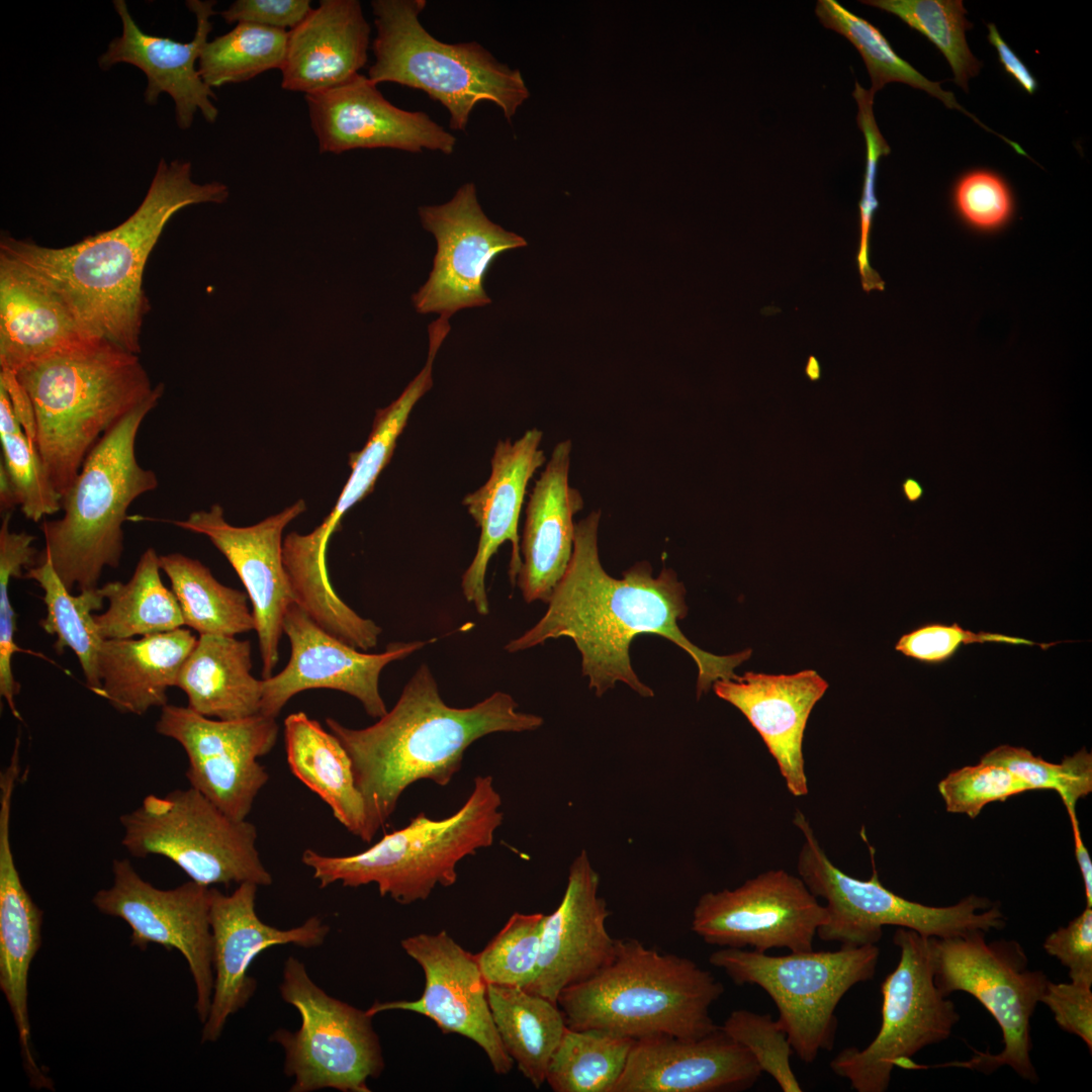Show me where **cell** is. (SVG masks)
Returning a JSON list of instances; mask_svg holds the SVG:
<instances>
[{
    "label": "cell",
    "instance_id": "b9f144b4",
    "mask_svg": "<svg viewBox=\"0 0 1092 1092\" xmlns=\"http://www.w3.org/2000/svg\"><path fill=\"white\" fill-rule=\"evenodd\" d=\"M815 14L826 28L842 34L856 48L869 71L872 80L870 91L873 94L890 82L905 83L926 91L946 107L964 112L986 130L995 133L962 107L951 92L943 90L938 82L928 80L900 58L882 32L868 20L848 11L835 0H819Z\"/></svg>",
    "mask_w": 1092,
    "mask_h": 1092
},
{
    "label": "cell",
    "instance_id": "6da1fadb",
    "mask_svg": "<svg viewBox=\"0 0 1092 1092\" xmlns=\"http://www.w3.org/2000/svg\"><path fill=\"white\" fill-rule=\"evenodd\" d=\"M601 511L575 524L568 567L548 600L538 623L508 643L509 652L526 650L549 639L570 638L581 656L582 675L598 697L624 682L645 698L654 696L631 665L629 649L640 634H655L673 642L698 667L697 696L719 679H733L734 669L751 655L746 649L715 655L700 649L681 632L678 621L688 614L686 588L676 573L663 567L654 577L647 561L637 562L614 578L603 568L598 547Z\"/></svg>",
    "mask_w": 1092,
    "mask_h": 1092
},
{
    "label": "cell",
    "instance_id": "83f0119b",
    "mask_svg": "<svg viewBox=\"0 0 1092 1092\" xmlns=\"http://www.w3.org/2000/svg\"><path fill=\"white\" fill-rule=\"evenodd\" d=\"M715 694L736 707L758 732L775 758L789 792L808 794L803 740L808 718L828 682L815 670L793 674L746 672L719 679Z\"/></svg>",
    "mask_w": 1092,
    "mask_h": 1092
},
{
    "label": "cell",
    "instance_id": "277c9868",
    "mask_svg": "<svg viewBox=\"0 0 1092 1092\" xmlns=\"http://www.w3.org/2000/svg\"><path fill=\"white\" fill-rule=\"evenodd\" d=\"M15 374L32 405L34 443L61 497L100 438L155 388L138 354L106 339Z\"/></svg>",
    "mask_w": 1092,
    "mask_h": 1092
},
{
    "label": "cell",
    "instance_id": "836d02e7",
    "mask_svg": "<svg viewBox=\"0 0 1092 1092\" xmlns=\"http://www.w3.org/2000/svg\"><path fill=\"white\" fill-rule=\"evenodd\" d=\"M251 642L202 634L184 662L177 686L196 713L237 720L261 712L263 680L251 674Z\"/></svg>",
    "mask_w": 1092,
    "mask_h": 1092
},
{
    "label": "cell",
    "instance_id": "ac0fdd59",
    "mask_svg": "<svg viewBox=\"0 0 1092 1092\" xmlns=\"http://www.w3.org/2000/svg\"><path fill=\"white\" fill-rule=\"evenodd\" d=\"M419 216L435 237L437 251L428 280L412 297L416 310L451 317L489 304L484 289L489 267L502 253L526 247V240L486 216L471 182L444 204L419 207Z\"/></svg>",
    "mask_w": 1092,
    "mask_h": 1092
},
{
    "label": "cell",
    "instance_id": "681fc988",
    "mask_svg": "<svg viewBox=\"0 0 1092 1092\" xmlns=\"http://www.w3.org/2000/svg\"><path fill=\"white\" fill-rule=\"evenodd\" d=\"M721 1028L751 1053L761 1072L770 1075L782 1091H802L790 1064L792 1045L778 1020L739 1009L730 1013Z\"/></svg>",
    "mask_w": 1092,
    "mask_h": 1092
},
{
    "label": "cell",
    "instance_id": "8fae6325",
    "mask_svg": "<svg viewBox=\"0 0 1092 1092\" xmlns=\"http://www.w3.org/2000/svg\"><path fill=\"white\" fill-rule=\"evenodd\" d=\"M879 956L877 944L779 957L723 947L710 954L709 963L736 985L762 988L777 1006L793 1051L812 1064L820 1052L833 1049L836 1007L854 985L873 979Z\"/></svg>",
    "mask_w": 1092,
    "mask_h": 1092
},
{
    "label": "cell",
    "instance_id": "d6986e66",
    "mask_svg": "<svg viewBox=\"0 0 1092 1092\" xmlns=\"http://www.w3.org/2000/svg\"><path fill=\"white\" fill-rule=\"evenodd\" d=\"M291 654L286 666L263 679L261 714L276 718L296 694L331 689L356 698L366 713L380 718L386 712L379 692L382 669L436 641L392 642L381 653H366L333 636L293 603L283 622Z\"/></svg>",
    "mask_w": 1092,
    "mask_h": 1092
},
{
    "label": "cell",
    "instance_id": "7402d4cb",
    "mask_svg": "<svg viewBox=\"0 0 1092 1092\" xmlns=\"http://www.w3.org/2000/svg\"><path fill=\"white\" fill-rule=\"evenodd\" d=\"M258 886L243 883L231 894L211 888L213 991L201 1041L213 1042L221 1035L228 1018L244 1008L256 990L249 976L254 959L266 948L292 943L301 947L321 945L330 927L316 916L290 929L264 923L256 913Z\"/></svg>",
    "mask_w": 1092,
    "mask_h": 1092
},
{
    "label": "cell",
    "instance_id": "ab89813d",
    "mask_svg": "<svg viewBox=\"0 0 1092 1092\" xmlns=\"http://www.w3.org/2000/svg\"><path fill=\"white\" fill-rule=\"evenodd\" d=\"M440 345L429 343L428 359L421 372L388 406L376 412L372 431L361 451L350 454L351 474L332 513L321 524L333 533L342 516L369 494L383 468L388 464L412 410L433 385L432 366Z\"/></svg>",
    "mask_w": 1092,
    "mask_h": 1092
},
{
    "label": "cell",
    "instance_id": "f6af8a7d",
    "mask_svg": "<svg viewBox=\"0 0 1092 1092\" xmlns=\"http://www.w3.org/2000/svg\"><path fill=\"white\" fill-rule=\"evenodd\" d=\"M0 464L15 490L24 517L35 523L61 510L55 489L33 440L23 430L6 388L0 384Z\"/></svg>",
    "mask_w": 1092,
    "mask_h": 1092
},
{
    "label": "cell",
    "instance_id": "f907efd6",
    "mask_svg": "<svg viewBox=\"0 0 1092 1092\" xmlns=\"http://www.w3.org/2000/svg\"><path fill=\"white\" fill-rule=\"evenodd\" d=\"M1029 790L1007 768L983 761L956 769L938 784L946 810L973 819L987 804L1005 801Z\"/></svg>",
    "mask_w": 1092,
    "mask_h": 1092
},
{
    "label": "cell",
    "instance_id": "ee69618b",
    "mask_svg": "<svg viewBox=\"0 0 1092 1092\" xmlns=\"http://www.w3.org/2000/svg\"><path fill=\"white\" fill-rule=\"evenodd\" d=\"M863 4L892 13L925 35L945 57L956 83L968 91L970 78L979 74L982 63L972 54L966 31L973 24L966 18L962 0H862Z\"/></svg>",
    "mask_w": 1092,
    "mask_h": 1092
},
{
    "label": "cell",
    "instance_id": "30bf717a",
    "mask_svg": "<svg viewBox=\"0 0 1092 1092\" xmlns=\"http://www.w3.org/2000/svg\"><path fill=\"white\" fill-rule=\"evenodd\" d=\"M974 930L950 937H929L934 983L948 996L963 991L974 996L995 1018L1003 1034V1050L993 1055L974 1050L968 1061L921 1065L922 1069L957 1067L985 1074L1009 1066L1031 1083L1037 1075L1030 1058V1018L1050 980L1028 968L1027 956L1015 940H986Z\"/></svg>",
    "mask_w": 1092,
    "mask_h": 1092
},
{
    "label": "cell",
    "instance_id": "7c38bea8",
    "mask_svg": "<svg viewBox=\"0 0 1092 1092\" xmlns=\"http://www.w3.org/2000/svg\"><path fill=\"white\" fill-rule=\"evenodd\" d=\"M119 822L121 844L129 854L164 856L193 882L207 887L272 884L256 847V826L231 818L191 787L148 795Z\"/></svg>",
    "mask_w": 1092,
    "mask_h": 1092
},
{
    "label": "cell",
    "instance_id": "484cf974",
    "mask_svg": "<svg viewBox=\"0 0 1092 1092\" xmlns=\"http://www.w3.org/2000/svg\"><path fill=\"white\" fill-rule=\"evenodd\" d=\"M113 4L122 22V33L109 42L107 51L98 59L99 67L108 70L118 63H126L142 70L148 80L146 103L156 104L161 93L169 94L175 103V119L181 129L192 125L198 110L207 122L213 123L218 115L212 103L216 96L202 80L195 64L212 29L209 18L215 14V1H186L196 17L195 34L188 42L144 32L131 17L125 1L114 0Z\"/></svg>",
    "mask_w": 1092,
    "mask_h": 1092
},
{
    "label": "cell",
    "instance_id": "680465c9",
    "mask_svg": "<svg viewBox=\"0 0 1092 1092\" xmlns=\"http://www.w3.org/2000/svg\"><path fill=\"white\" fill-rule=\"evenodd\" d=\"M988 39L996 49L999 60L1005 71L1028 93L1033 94L1037 88V82L1027 67L1002 39L996 25L988 23Z\"/></svg>",
    "mask_w": 1092,
    "mask_h": 1092
},
{
    "label": "cell",
    "instance_id": "d590c367",
    "mask_svg": "<svg viewBox=\"0 0 1092 1092\" xmlns=\"http://www.w3.org/2000/svg\"><path fill=\"white\" fill-rule=\"evenodd\" d=\"M494 1025L521 1074L536 1088L546 1083L549 1062L566 1029L557 1003L524 988L487 985Z\"/></svg>",
    "mask_w": 1092,
    "mask_h": 1092
},
{
    "label": "cell",
    "instance_id": "9c48e42d",
    "mask_svg": "<svg viewBox=\"0 0 1092 1092\" xmlns=\"http://www.w3.org/2000/svg\"><path fill=\"white\" fill-rule=\"evenodd\" d=\"M794 823L804 841L797 871L811 893L827 905L826 921L816 935L840 947L877 944L884 926H898L926 937H950L974 930L1002 929L1005 918L990 900L970 895L947 907H932L907 900L880 881L871 847L873 873L869 880L846 875L828 858L806 816L796 810Z\"/></svg>",
    "mask_w": 1092,
    "mask_h": 1092
},
{
    "label": "cell",
    "instance_id": "ffe728a7",
    "mask_svg": "<svg viewBox=\"0 0 1092 1092\" xmlns=\"http://www.w3.org/2000/svg\"><path fill=\"white\" fill-rule=\"evenodd\" d=\"M425 974L422 996L413 1001L375 1002L366 1012L374 1016L403 1010L430 1018L443 1033H456L475 1042L486 1055L493 1072L506 1075L514 1061L496 1031L485 982L475 954L464 949L446 931L419 933L400 942Z\"/></svg>",
    "mask_w": 1092,
    "mask_h": 1092
},
{
    "label": "cell",
    "instance_id": "f1b7e54d",
    "mask_svg": "<svg viewBox=\"0 0 1092 1092\" xmlns=\"http://www.w3.org/2000/svg\"><path fill=\"white\" fill-rule=\"evenodd\" d=\"M15 782L0 783V988L12 1013L24 1070L37 1089L53 1083L37 1066L30 1045L28 974L41 944L42 911L24 888L15 864L10 822Z\"/></svg>",
    "mask_w": 1092,
    "mask_h": 1092
},
{
    "label": "cell",
    "instance_id": "816d5d0a",
    "mask_svg": "<svg viewBox=\"0 0 1092 1092\" xmlns=\"http://www.w3.org/2000/svg\"><path fill=\"white\" fill-rule=\"evenodd\" d=\"M954 202L964 219L981 230L999 228L1012 211V198L1005 182L983 170L961 178L954 189Z\"/></svg>",
    "mask_w": 1092,
    "mask_h": 1092
},
{
    "label": "cell",
    "instance_id": "be15d7a7",
    "mask_svg": "<svg viewBox=\"0 0 1092 1092\" xmlns=\"http://www.w3.org/2000/svg\"><path fill=\"white\" fill-rule=\"evenodd\" d=\"M806 374L811 380L820 378V365L814 357H810L806 366Z\"/></svg>",
    "mask_w": 1092,
    "mask_h": 1092
},
{
    "label": "cell",
    "instance_id": "ba28073f",
    "mask_svg": "<svg viewBox=\"0 0 1092 1092\" xmlns=\"http://www.w3.org/2000/svg\"><path fill=\"white\" fill-rule=\"evenodd\" d=\"M426 0H373L376 36L368 78L424 91L449 112V126L464 130L480 102L500 108L510 122L530 92L521 72L476 41L447 43L434 37L420 15Z\"/></svg>",
    "mask_w": 1092,
    "mask_h": 1092
},
{
    "label": "cell",
    "instance_id": "f5cc1de1",
    "mask_svg": "<svg viewBox=\"0 0 1092 1092\" xmlns=\"http://www.w3.org/2000/svg\"><path fill=\"white\" fill-rule=\"evenodd\" d=\"M975 642L1037 645L1018 637L986 632L974 633L963 629L957 623L952 625L930 623L903 635L895 649L908 657L933 664L951 657L962 645Z\"/></svg>",
    "mask_w": 1092,
    "mask_h": 1092
},
{
    "label": "cell",
    "instance_id": "9f6ffc18",
    "mask_svg": "<svg viewBox=\"0 0 1092 1092\" xmlns=\"http://www.w3.org/2000/svg\"><path fill=\"white\" fill-rule=\"evenodd\" d=\"M1053 1012L1057 1024L1079 1036L1092 1050V991L1079 983L1049 982L1040 999Z\"/></svg>",
    "mask_w": 1092,
    "mask_h": 1092
},
{
    "label": "cell",
    "instance_id": "9a60e30c",
    "mask_svg": "<svg viewBox=\"0 0 1092 1092\" xmlns=\"http://www.w3.org/2000/svg\"><path fill=\"white\" fill-rule=\"evenodd\" d=\"M276 718L261 713L237 720L202 716L187 707L165 705L156 731L174 739L188 758L186 778L231 818L246 820L269 780L259 758L278 736Z\"/></svg>",
    "mask_w": 1092,
    "mask_h": 1092
},
{
    "label": "cell",
    "instance_id": "f546056e",
    "mask_svg": "<svg viewBox=\"0 0 1092 1092\" xmlns=\"http://www.w3.org/2000/svg\"><path fill=\"white\" fill-rule=\"evenodd\" d=\"M98 339L52 286L0 254V370L16 373Z\"/></svg>",
    "mask_w": 1092,
    "mask_h": 1092
},
{
    "label": "cell",
    "instance_id": "8d00e7d4",
    "mask_svg": "<svg viewBox=\"0 0 1092 1092\" xmlns=\"http://www.w3.org/2000/svg\"><path fill=\"white\" fill-rule=\"evenodd\" d=\"M161 571L160 555L150 547L141 555L128 581H109L99 587L108 601L105 612L94 614L103 640L158 634L184 625L180 605L164 585Z\"/></svg>",
    "mask_w": 1092,
    "mask_h": 1092
},
{
    "label": "cell",
    "instance_id": "4fadbf2b",
    "mask_svg": "<svg viewBox=\"0 0 1092 1092\" xmlns=\"http://www.w3.org/2000/svg\"><path fill=\"white\" fill-rule=\"evenodd\" d=\"M280 994L301 1018L296 1031L278 1029L271 1036L284 1050V1072L294 1079L290 1091L369 1092L368 1080L384 1068L372 1016L328 995L293 957L284 964Z\"/></svg>",
    "mask_w": 1092,
    "mask_h": 1092
},
{
    "label": "cell",
    "instance_id": "3957f363",
    "mask_svg": "<svg viewBox=\"0 0 1092 1092\" xmlns=\"http://www.w3.org/2000/svg\"><path fill=\"white\" fill-rule=\"evenodd\" d=\"M511 695L495 692L466 708L448 706L427 664L404 686L397 702L374 724L353 729L334 718L326 725L349 753L365 806L362 840L370 842L412 784L446 787L460 770L465 750L495 732L538 729L542 717L517 710Z\"/></svg>",
    "mask_w": 1092,
    "mask_h": 1092
},
{
    "label": "cell",
    "instance_id": "d6a6232c",
    "mask_svg": "<svg viewBox=\"0 0 1092 1092\" xmlns=\"http://www.w3.org/2000/svg\"><path fill=\"white\" fill-rule=\"evenodd\" d=\"M196 642V636L182 627L139 639L104 640L99 652V696L126 714L141 716L152 708H163Z\"/></svg>",
    "mask_w": 1092,
    "mask_h": 1092
},
{
    "label": "cell",
    "instance_id": "4316f807",
    "mask_svg": "<svg viewBox=\"0 0 1092 1092\" xmlns=\"http://www.w3.org/2000/svg\"><path fill=\"white\" fill-rule=\"evenodd\" d=\"M543 433L533 428L520 439L497 443L491 458L488 480L463 498L470 516L480 528L476 553L462 576L461 587L467 602L480 615L488 614L485 575L490 558L506 541L512 543L509 576L515 584L522 566L518 524L527 485L545 460L540 443Z\"/></svg>",
    "mask_w": 1092,
    "mask_h": 1092
},
{
    "label": "cell",
    "instance_id": "44dd1931",
    "mask_svg": "<svg viewBox=\"0 0 1092 1092\" xmlns=\"http://www.w3.org/2000/svg\"><path fill=\"white\" fill-rule=\"evenodd\" d=\"M305 508L304 500L299 499L248 527L229 524L219 505L193 512L186 520L172 521L177 527L206 536L241 578L253 606L263 679L272 676L278 662L284 617L294 603L282 560V533Z\"/></svg>",
    "mask_w": 1092,
    "mask_h": 1092
},
{
    "label": "cell",
    "instance_id": "e575fe53",
    "mask_svg": "<svg viewBox=\"0 0 1092 1092\" xmlns=\"http://www.w3.org/2000/svg\"><path fill=\"white\" fill-rule=\"evenodd\" d=\"M286 757L291 772L314 792L334 817L362 839L365 806L358 790L351 757L340 740L304 712L284 720Z\"/></svg>",
    "mask_w": 1092,
    "mask_h": 1092
},
{
    "label": "cell",
    "instance_id": "8992f818",
    "mask_svg": "<svg viewBox=\"0 0 1092 1092\" xmlns=\"http://www.w3.org/2000/svg\"><path fill=\"white\" fill-rule=\"evenodd\" d=\"M162 383L96 443L61 499L63 517L44 521V547L65 586L72 592L99 587L105 567L117 568L123 551L122 525L129 506L159 485L157 474L140 465L135 441L141 425L158 404Z\"/></svg>",
    "mask_w": 1092,
    "mask_h": 1092
},
{
    "label": "cell",
    "instance_id": "4dcf8cb0",
    "mask_svg": "<svg viewBox=\"0 0 1092 1092\" xmlns=\"http://www.w3.org/2000/svg\"><path fill=\"white\" fill-rule=\"evenodd\" d=\"M571 447L570 440L555 445L529 497L517 577L527 603H547L571 559L573 517L583 508L581 493L569 485Z\"/></svg>",
    "mask_w": 1092,
    "mask_h": 1092
},
{
    "label": "cell",
    "instance_id": "7a4b0ae2",
    "mask_svg": "<svg viewBox=\"0 0 1092 1092\" xmlns=\"http://www.w3.org/2000/svg\"><path fill=\"white\" fill-rule=\"evenodd\" d=\"M228 197L223 183L194 182L190 162L162 158L142 203L117 226L63 248L4 236L0 254L52 286L92 336L139 354L150 308L144 270L165 225L184 207Z\"/></svg>",
    "mask_w": 1092,
    "mask_h": 1092
},
{
    "label": "cell",
    "instance_id": "e0dca14e",
    "mask_svg": "<svg viewBox=\"0 0 1092 1092\" xmlns=\"http://www.w3.org/2000/svg\"><path fill=\"white\" fill-rule=\"evenodd\" d=\"M826 918V907L803 880L780 869L734 890L703 894L693 911L692 930L706 943L722 947L802 952L813 950L817 929Z\"/></svg>",
    "mask_w": 1092,
    "mask_h": 1092
},
{
    "label": "cell",
    "instance_id": "7dc6e473",
    "mask_svg": "<svg viewBox=\"0 0 1092 1092\" xmlns=\"http://www.w3.org/2000/svg\"><path fill=\"white\" fill-rule=\"evenodd\" d=\"M981 761L1007 768L1030 790L1056 791L1068 813L1076 812L1079 799L1092 791V755L1085 748L1066 756L1061 763H1053L1024 747L1000 745L984 754Z\"/></svg>",
    "mask_w": 1092,
    "mask_h": 1092
},
{
    "label": "cell",
    "instance_id": "cb8c5ba5",
    "mask_svg": "<svg viewBox=\"0 0 1092 1092\" xmlns=\"http://www.w3.org/2000/svg\"><path fill=\"white\" fill-rule=\"evenodd\" d=\"M599 887L600 876L582 850L569 868L560 904L545 915L537 972L524 989L557 1003L563 989L614 961L617 939L607 930L611 912Z\"/></svg>",
    "mask_w": 1092,
    "mask_h": 1092
},
{
    "label": "cell",
    "instance_id": "7bdbcfd3",
    "mask_svg": "<svg viewBox=\"0 0 1092 1092\" xmlns=\"http://www.w3.org/2000/svg\"><path fill=\"white\" fill-rule=\"evenodd\" d=\"M288 31L253 23H237L228 33L207 41L198 60L204 83L217 88L249 81L274 69L281 70Z\"/></svg>",
    "mask_w": 1092,
    "mask_h": 1092
},
{
    "label": "cell",
    "instance_id": "5b68a950",
    "mask_svg": "<svg viewBox=\"0 0 1092 1092\" xmlns=\"http://www.w3.org/2000/svg\"><path fill=\"white\" fill-rule=\"evenodd\" d=\"M723 993V984L694 961L624 938L617 939L614 961L563 989L557 1005L572 1029L696 1039L719 1027L710 1007Z\"/></svg>",
    "mask_w": 1092,
    "mask_h": 1092
},
{
    "label": "cell",
    "instance_id": "6125c7cd",
    "mask_svg": "<svg viewBox=\"0 0 1092 1092\" xmlns=\"http://www.w3.org/2000/svg\"><path fill=\"white\" fill-rule=\"evenodd\" d=\"M904 492L910 500H915L920 496L921 488L917 482L908 479L904 483Z\"/></svg>",
    "mask_w": 1092,
    "mask_h": 1092
},
{
    "label": "cell",
    "instance_id": "6f0895ef",
    "mask_svg": "<svg viewBox=\"0 0 1092 1092\" xmlns=\"http://www.w3.org/2000/svg\"><path fill=\"white\" fill-rule=\"evenodd\" d=\"M309 0H237L220 12L226 23H253L289 31L311 11Z\"/></svg>",
    "mask_w": 1092,
    "mask_h": 1092
},
{
    "label": "cell",
    "instance_id": "11a10c76",
    "mask_svg": "<svg viewBox=\"0 0 1092 1092\" xmlns=\"http://www.w3.org/2000/svg\"><path fill=\"white\" fill-rule=\"evenodd\" d=\"M853 97L858 105L857 123L862 130L867 145V165L863 192L860 201L861 215V254H866L867 238L874 211L878 207L875 195V182L877 177L878 162L882 156L890 153V147L882 136L873 113L874 95L870 90L862 88L855 82Z\"/></svg>",
    "mask_w": 1092,
    "mask_h": 1092
},
{
    "label": "cell",
    "instance_id": "f35d334b",
    "mask_svg": "<svg viewBox=\"0 0 1092 1092\" xmlns=\"http://www.w3.org/2000/svg\"><path fill=\"white\" fill-rule=\"evenodd\" d=\"M160 566L170 579L184 625L199 635L236 636L255 630L247 594L221 584L199 560L171 553L160 555Z\"/></svg>",
    "mask_w": 1092,
    "mask_h": 1092
},
{
    "label": "cell",
    "instance_id": "db71d44e",
    "mask_svg": "<svg viewBox=\"0 0 1092 1092\" xmlns=\"http://www.w3.org/2000/svg\"><path fill=\"white\" fill-rule=\"evenodd\" d=\"M1045 952L1068 968L1071 982L1092 986V909L1046 936Z\"/></svg>",
    "mask_w": 1092,
    "mask_h": 1092
},
{
    "label": "cell",
    "instance_id": "60d3db41",
    "mask_svg": "<svg viewBox=\"0 0 1092 1092\" xmlns=\"http://www.w3.org/2000/svg\"><path fill=\"white\" fill-rule=\"evenodd\" d=\"M636 1039L611 1031L566 1027L549 1062L554 1092H612Z\"/></svg>",
    "mask_w": 1092,
    "mask_h": 1092
},
{
    "label": "cell",
    "instance_id": "1f68e13d",
    "mask_svg": "<svg viewBox=\"0 0 1092 1092\" xmlns=\"http://www.w3.org/2000/svg\"><path fill=\"white\" fill-rule=\"evenodd\" d=\"M371 28L358 0H322L288 31L281 87L323 92L359 74L368 59Z\"/></svg>",
    "mask_w": 1092,
    "mask_h": 1092
},
{
    "label": "cell",
    "instance_id": "603a6c76",
    "mask_svg": "<svg viewBox=\"0 0 1092 1092\" xmlns=\"http://www.w3.org/2000/svg\"><path fill=\"white\" fill-rule=\"evenodd\" d=\"M320 153L357 149L424 150L451 155L456 138L427 113L398 108L360 73L323 92L304 95Z\"/></svg>",
    "mask_w": 1092,
    "mask_h": 1092
},
{
    "label": "cell",
    "instance_id": "d4e9b609",
    "mask_svg": "<svg viewBox=\"0 0 1092 1092\" xmlns=\"http://www.w3.org/2000/svg\"><path fill=\"white\" fill-rule=\"evenodd\" d=\"M761 1073L751 1053L719 1026L696 1039H636L612 1092H738Z\"/></svg>",
    "mask_w": 1092,
    "mask_h": 1092
},
{
    "label": "cell",
    "instance_id": "52a82bcc",
    "mask_svg": "<svg viewBox=\"0 0 1092 1092\" xmlns=\"http://www.w3.org/2000/svg\"><path fill=\"white\" fill-rule=\"evenodd\" d=\"M500 806L492 778L477 776L468 799L447 818L421 813L362 852L331 856L305 849L301 859L321 888L336 882L354 888L375 884L381 896L412 904L426 900L437 886L454 885L458 862L493 843L504 818Z\"/></svg>",
    "mask_w": 1092,
    "mask_h": 1092
},
{
    "label": "cell",
    "instance_id": "2e32d148",
    "mask_svg": "<svg viewBox=\"0 0 1092 1092\" xmlns=\"http://www.w3.org/2000/svg\"><path fill=\"white\" fill-rule=\"evenodd\" d=\"M113 883L93 896L103 914L125 921L131 945L150 943L177 949L186 960L196 989L195 1009L204 1023L213 991L211 888L189 881L162 890L145 881L126 858L112 862Z\"/></svg>",
    "mask_w": 1092,
    "mask_h": 1092
},
{
    "label": "cell",
    "instance_id": "5bb4252c",
    "mask_svg": "<svg viewBox=\"0 0 1092 1092\" xmlns=\"http://www.w3.org/2000/svg\"><path fill=\"white\" fill-rule=\"evenodd\" d=\"M893 942L900 959L881 985L878 1034L864 1049H843L830 1062L833 1073L857 1092L887 1091L895 1067L905 1069L916 1053L948 1038L960 1020L953 1002L934 983L929 937L899 927Z\"/></svg>",
    "mask_w": 1092,
    "mask_h": 1092
},
{
    "label": "cell",
    "instance_id": "bcb514c9",
    "mask_svg": "<svg viewBox=\"0 0 1092 1092\" xmlns=\"http://www.w3.org/2000/svg\"><path fill=\"white\" fill-rule=\"evenodd\" d=\"M545 914L515 912L475 954L489 985L525 988L534 979L540 956Z\"/></svg>",
    "mask_w": 1092,
    "mask_h": 1092
},
{
    "label": "cell",
    "instance_id": "91938a15",
    "mask_svg": "<svg viewBox=\"0 0 1092 1092\" xmlns=\"http://www.w3.org/2000/svg\"><path fill=\"white\" fill-rule=\"evenodd\" d=\"M1074 838L1075 855L1079 864L1085 888V896L1087 907L1092 906V861L1088 849L1086 848L1079 827V822L1076 816V812L1068 813Z\"/></svg>",
    "mask_w": 1092,
    "mask_h": 1092
},
{
    "label": "cell",
    "instance_id": "94428289",
    "mask_svg": "<svg viewBox=\"0 0 1092 1092\" xmlns=\"http://www.w3.org/2000/svg\"><path fill=\"white\" fill-rule=\"evenodd\" d=\"M18 507V500L13 485L4 467L0 464V508L5 513L12 512Z\"/></svg>",
    "mask_w": 1092,
    "mask_h": 1092
},
{
    "label": "cell",
    "instance_id": "74e56055",
    "mask_svg": "<svg viewBox=\"0 0 1092 1092\" xmlns=\"http://www.w3.org/2000/svg\"><path fill=\"white\" fill-rule=\"evenodd\" d=\"M24 578L34 580L42 589L46 617L39 621L44 632L56 635L58 654L70 648L77 656L86 686L97 696L101 692L99 652L104 641L94 621V612L101 610L104 597L100 588L81 590L73 596L58 576L50 558L37 554L36 562Z\"/></svg>",
    "mask_w": 1092,
    "mask_h": 1092
},
{
    "label": "cell",
    "instance_id": "c3c4849f",
    "mask_svg": "<svg viewBox=\"0 0 1092 1092\" xmlns=\"http://www.w3.org/2000/svg\"><path fill=\"white\" fill-rule=\"evenodd\" d=\"M11 514H4L0 527V696L12 715L21 720L15 703L20 685L12 670V657L21 649L14 640L16 614L8 589L12 578L23 577L24 572L35 564L37 551L32 546L33 535L10 530Z\"/></svg>",
    "mask_w": 1092,
    "mask_h": 1092
}]
</instances>
